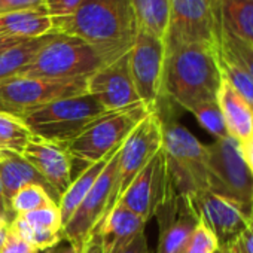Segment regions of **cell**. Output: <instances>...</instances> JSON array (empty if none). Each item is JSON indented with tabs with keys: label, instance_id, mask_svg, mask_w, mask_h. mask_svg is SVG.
<instances>
[{
	"label": "cell",
	"instance_id": "cell-1",
	"mask_svg": "<svg viewBox=\"0 0 253 253\" xmlns=\"http://www.w3.org/2000/svg\"><path fill=\"white\" fill-rule=\"evenodd\" d=\"M52 23L55 33L82 39L107 63L130 52L139 30L130 0H84L70 17Z\"/></svg>",
	"mask_w": 253,
	"mask_h": 253
},
{
	"label": "cell",
	"instance_id": "cell-2",
	"mask_svg": "<svg viewBox=\"0 0 253 253\" xmlns=\"http://www.w3.org/2000/svg\"><path fill=\"white\" fill-rule=\"evenodd\" d=\"M220 84L216 45L188 43L166 51L163 101L167 100L191 112L200 103L216 100Z\"/></svg>",
	"mask_w": 253,
	"mask_h": 253
},
{
	"label": "cell",
	"instance_id": "cell-3",
	"mask_svg": "<svg viewBox=\"0 0 253 253\" xmlns=\"http://www.w3.org/2000/svg\"><path fill=\"white\" fill-rule=\"evenodd\" d=\"M161 121L163 152L166 157L169 182L173 189L186 197L210 191L207 145L201 143L177 121L163 116Z\"/></svg>",
	"mask_w": 253,
	"mask_h": 253
},
{
	"label": "cell",
	"instance_id": "cell-4",
	"mask_svg": "<svg viewBox=\"0 0 253 253\" xmlns=\"http://www.w3.org/2000/svg\"><path fill=\"white\" fill-rule=\"evenodd\" d=\"M106 112L95 95L84 92L51 101L26 113L21 119L33 136L66 146Z\"/></svg>",
	"mask_w": 253,
	"mask_h": 253
},
{
	"label": "cell",
	"instance_id": "cell-5",
	"mask_svg": "<svg viewBox=\"0 0 253 253\" xmlns=\"http://www.w3.org/2000/svg\"><path fill=\"white\" fill-rule=\"evenodd\" d=\"M107 61L82 39L55 33L35 58L18 73L24 78L86 79Z\"/></svg>",
	"mask_w": 253,
	"mask_h": 253
},
{
	"label": "cell",
	"instance_id": "cell-6",
	"mask_svg": "<svg viewBox=\"0 0 253 253\" xmlns=\"http://www.w3.org/2000/svg\"><path fill=\"white\" fill-rule=\"evenodd\" d=\"M151 112L152 109L142 101L130 107L107 110L94 119L64 148L72 158L81 160L86 164L97 163L118 151L140 121H143Z\"/></svg>",
	"mask_w": 253,
	"mask_h": 253
},
{
	"label": "cell",
	"instance_id": "cell-7",
	"mask_svg": "<svg viewBox=\"0 0 253 253\" xmlns=\"http://www.w3.org/2000/svg\"><path fill=\"white\" fill-rule=\"evenodd\" d=\"M210 191L231 198L246 209L253 207V176L243 157L240 142L231 136L207 145Z\"/></svg>",
	"mask_w": 253,
	"mask_h": 253
},
{
	"label": "cell",
	"instance_id": "cell-8",
	"mask_svg": "<svg viewBox=\"0 0 253 253\" xmlns=\"http://www.w3.org/2000/svg\"><path fill=\"white\" fill-rule=\"evenodd\" d=\"M86 79L11 78L0 82V113L21 118L51 101L84 94Z\"/></svg>",
	"mask_w": 253,
	"mask_h": 253
},
{
	"label": "cell",
	"instance_id": "cell-9",
	"mask_svg": "<svg viewBox=\"0 0 253 253\" xmlns=\"http://www.w3.org/2000/svg\"><path fill=\"white\" fill-rule=\"evenodd\" d=\"M219 0H170L166 51L188 45H216L219 35Z\"/></svg>",
	"mask_w": 253,
	"mask_h": 253
},
{
	"label": "cell",
	"instance_id": "cell-10",
	"mask_svg": "<svg viewBox=\"0 0 253 253\" xmlns=\"http://www.w3.org/2000/svg\"><path fill=\"white\" fill-rule=\"evenodd\" d=\"M163 148V121L158 110H152L130 133L118 152L116 180L110 194L109 210L119 201L134 177ZM109 213V211H107Z\"/></svg>",
	"mask_w": 253,
	"mask_h": 253
},
{
	"label": "cell",
	"instance_id": "cell-11",
	"mask_svg": "<svg viewBox=\"0 0 253 253\" xmlns=\"http://www.w3.org/2000/svg\"><path fill=\"white\" fill-rule=\"evenodd\" d=\"M118 152L112 155L101 174L82 200L73 216L63 228V238L73 247L82 250L88 238L95 234L98 225L106 217L110 204V194L116 180L118 171Z\"/></svg>",
	"mask_w": 253,
	"mask_h": 253
},
{
	"label": "cell",
	"instance_id": "cell-12",
	"mask_svg": "<svg viewBox=\"0 0 253 253\" xmlns=\"http://www.w3.org/2000/svg\"><path fill=\"white\" fill-rule=\"evenodd\" d=\"M130 55V72L139 98L149 109L157 110L161 100L166 45L158 36L137 30Z\"/></svg>",
	"mask_w": 253,
	"mask_h": 253
},
{
	"label": "cell",
	"instance_id": "cell-13",
	"mask_svg": "<svg viewBox=\"0 0 253 253\" xmlns=\"http://www.w3.org/2000/svg\"><path fill=\"white\" fill-rule=\"evenodd\" d=\"M154 216L160 228L157 253L182 252L200 222L191 197L177 194L171 185Z\"/></svg>",
	"mask_w": 253,
	"mask_h": 253
},
{
	"label": "cell",
	"instance_id": "cell-14",
	"mask_svg": "<svg viewBox=\"0 0 253 253\" xmlns=\"http://www.w3.org/2000/svg\"><path fill=\"white\" fill-rule=\"evenodd\" d=\"M191 200L200 220H203L216 235L219 247L238 240L246 231L252 210L240 203L211 191L198 192L191 197Z\"/></svg>",
	"mask_w": 253,
	"mask_h": 253
},
{
	"label": "cell",
	"instance_id": "cell-15",
	"mask_svg": "<svg viewBox=\"0 0 253 253\" xmlns=\"http://www.w3.org/2000/svg\"><path fill=\"white\" fill-rule=\"evenodd\" d=\"M169 186L170 182L167 174L166 157L161 148V151L134 177V180L125 189L118 203L137 213L145 220H149L151 217H154L158 206L163 203Z\"/></svg>",
	"mask_w": 253,
	"mask_h": 253
},
{
	"label": "cell",
	"instance_id": "cell-16",
	"mask_svg": "<svg viewBox=\"0 0 253 253\" xmlns=\"http://www.w3.org/2000/svg\"><path fill=\"white\" fill-rule=\"evenodd\" d=\"M86 92L95 95L106 110H118L140 103L131 72L130 55L104 64L86 79Z\"/></svg>",
	"mask_w": 253,
	"mask_h": 253
},
{
	"label": "cell",
	"instance_id": "cell-17",
	"mask_svg": "<svg viewBox=\"0 0 253 253\" xmlns=\"http://www.w3.org/2000/svg\"><path fill=\"white\" fill-rule=\"evenodd\" d=\"M27 161L51 186L58 198L72 185V157L63 145L33 136L21 152Z\"/></svg>",
	"mask_w": 253,
	"mask_h": 253
},
{
	"label": "cell",
	"instance_id": "cell-18",
	"mask_svg": "<svg viewBox=\"0 0 253 253\" xmlns=\"http://www.w3.org/2000/svg\"><path fill=\"white\" fill-rule=\"evenodd\" d=\"M148 220L122 204H115L97 228L103 253H118L145 231Z\"/></svg>",
	"mask_w": 253,
	"mask_h": 253
},
{
	"label": "cell",
	"instance_id": "cell-19",
	"mask_svg": "<svg viewBox=\"0 0 253 253\" xmlns=\"http://www.w3.org/2000/svg\"><path fill=\"white\" fill-rule=\"evenodd\" d=\"M216 98L225 121L228 134L240 143L246 142L253 134L252 107L225 79H222Z\"/></svg>",
	"mask_w": 253,
	"mask_h": 253
},
{
	"label": "cell",
	"instance_id": "cell-20",
	"mask_svg": "<svg viewBox=\"0 0 253 253\" xmlns=\"http://www.w3.org/2000/svg\"><path fill=\"white\" fill-rule=\"evenodd\" d=\"M51 33L54 23L45 8L0 15V38L35 39Z\"/></svg>",
	"mask_w": 253,
	"mask_h": 253
},
{
	"label": "cell",
	"instance_id": "cell-21",
	"mask_svg": "<svg viewBox=\"0 0 253 253\" xmlns=\"http://www.w3.org/2000/svg\"><path fill=\"white\" fill-rule=\"evenodd\" d=\"M219 30L253 45V0H219Z\"/></svg>",
	"mask_w": 253,
	"mask_h": 253
},
{
	"label": "cell",
	"instance_id": "cell-22",
	"mask_svg": "<svg viewBox=\"0 0 253 253\" xmlns=\"http://www.w3.org/2000/svg\"><path fill=\"white\" fill-rule=\"evenodd\" d=\"M0 179H2V188L5 200L9 206L11 198L17 194V191L26 185L35 183L41 185L48 191V194L55 200L58 204V198L51 189V186L45 182V179L18 154H11L5 161L0 163ZM11 209V207H9Z\"/></svg>",
	"mask_w": 253,
	"mask_h": 253
},
{
	"label": "cell",
	"instance_id": "cell-23",
	"mask_svg": "<svg viewBox=\"0 0 253 253\" xmlns=\"http://www.w3.org/2000/svg\"><path fill=\"white\" fill-rule=\"evenodd\" d=\"M113 154H110L109 157H106L97 163L88 164L86 169H84L81 171V174L72 182V185L67 188V191L61 195L60 203H58V210L61 213V219H63L64 225L69 222V219L73 216V213L76 211V209L79 207L82 200L86 197V194L89 192V189L92 188V185L95 183V180L98 179V176L101 174L103 169L106 167V164L109 163V160L112 158Z\"/></svg>",
	"mask_w": 253,
	"mask_h": 253
},
{
	"label": "cell",
	"instance_id": "cell-24",
	"mask_svg": "<svg viewBox=\"0 0 253 253\" xmlns=\"http://www.w3.org/2000/svg\"><path fill=\"white\" fill-rule=\"evenodd\" d=\"M55 33L35 39H26L21 43L0 54V82L18 76V73L35 58L42 46L52 39Z\"/></svg>",
	"mask_w": 253,
	"mask_h": 253
},
{
	"label": "cell",
	"instance_id": "cell-25",
	"mask_svg": "<svg viewBox=\"0 0 253 253\" xmlns=\"http://www.w3.org/2000/svg\"><path fill=\"white\" fill-rule=\"evenodd\" d=\"M130 3L137 27L164 39L169 24L170 0H130Z\"/></svg>",
	"mask_w": 253,
	"mask_h": 253
},
{
	"label": "cell",
	"instance_id": "cell-26",
	"mask_svg": "<svg viewBox=\"0 0 253 253\" xmlns=\"http://www.w3.org/2000/svg\"><path fill=\"white\" fill-rule=\"evenodd\" d=\"M8 228H9V231H12L14 234H17L23 240H26L29 244H32L38 252L51 250V249L57 247L58 244H61V241H64L63 232H54L49 229L35 226V225L29 223L27 220H24L21 216H15L9 222Z\"/></svg>",
	"mask_w": 253,
	"mask_h": 253
},
{
	"label": "cell",
	"instance_id": "cell-27",
	"mask_svg": "<svg viewBox=\"0 0 253 253\" xmlns=\"http://www.w3.org/2000/svg\"><path fill=\"white\" fill-rule=\"evenodd\" d=\"M32 137V131L21 118L0 113V148L21 155Z\"/></svg>",
	"mask_w": 253,
	"mask_h": 253
},
{
	"label": "cell",
	"instance_id": "cell-28",
	"mask_svg": "<svg viewBox=\"0 0 253 253\" xmlns=\"http://www.w3.org/2000/svg\"><path fill=\"white\" fill-rule=\"evenodd\" d=\"M9 207L14 216H20L39 209L58 207V204L45 188H42L41 185L30 183L17 191V194L9 201Z\"/></svg>",
	"mask_w": 253,
	"mask_h": 253
},
{
	"label": "cell",
	"instance_id": "cell-29",
	"mask_svg": "<svg viewBox=\"0 0 253 253\" xmlns=\"http://www.w3.org/2000/svg\"><path fill=\"white\" fill-rule=\"evenodd\" d=\"M217 60H219L222 79H225L253 110V78L246 70H243L235 61H232L229 57H226L219 51H217Z\"/></svg>",
	"mask_w": 253,
	"mask_h": 253
},
{
	"label": "cell",
	"instance_id": "cell-30",
	"mask_svg": "<svg viewBox=\"0 0 253 253\" xmlns=\"http://www.w3.org/2000/svg\"><path fill=\"white\" fill-rule=\"evenodd\" d=\"M216 49L225 54L226 57H229L232 61H235L243 70H246L253 78V45L252 43L228 36L219 30Z\"/></svg>",
	"mask_w": 253,
	"mask_h": 253
},
{
	"label": "cell",
	"instance_id": "cell-31",
	"mask_svg": "<svg viewBox=\"0 0 253 253\" xmlns=\"http://www.w3.org/2000/svg\"><path fill=\"white\" fill-rule=\"evenodd\" d=\"M191 113L195 116V119L198 121V124L203 126V128L209 134H211L214 139L229 136L228 131H226V126H225V121H223L220 107L217 104V98L197 104L195 107H192Z\"/></svg>",
	"mask_w": 253,
	"mask_h": 253
},
{
	"label": "cell",
	"instance_id": "cell-32",
	"mask_svg": "<svg viewBox=\"0 0 253 253\" xmlns=\"http://www.w3.org/2000/svg\"><path fill=\"white\" fill-rule=\"evenodd\" d=\"M219 250V241L216 235L210 231V228L200 220L192 231L183 253H217Z\"/></svg>",
	"mask_w": 253,
	"mask_h": 253
},
{
	"label": "cell",
	"instance_id": "cell-33",
	"mask_svg": "<svg viewBox=\"0 0 253 253\" xmlns=\"http://www.w3.org/2000/svg\"><path fill=\"white\" fill-rule=\"evenodd\" d=\"M24 220H27L29 223L43 228V229H49L54 232H63L64 223L61 219V213L58 210V207H46V209H39L26 214H20Z\"/></svg>",
	"mask_w": 253,
	"mask_h": 253
},
{
	"label": "cell",
	"instance_id": "cell-34",
	"mask_svg": "<svg viewBox=\"0 0 253 253\" xmlns=\"http://www.w3.org/2000/svg\"><path fill=\"white\" fill-rule=\"evenodd\" d=\"M84 0H45V9L52 20L70 17Z\"/></svg>",
	"mask_w": 253,
	"mask_h": 253
},
{
	"label": "cell",
	"instance_id": "cell-35",
	"mask_svg": "<svg viewBox=\"0 0 253 253\" xmlns=\"http://www.w3.org/2000/svg\"><path fill=\"white\" fill-rule=\"evenodd\" d=\"M45 8V0H0V15Z\"/></svg>",
	"mask_w": 253,
	"mask_h": 253
},
{
	"label": "cell",
	"instance_id": "cell-36",
	"mask_svg": "<svg viewBox=\"0 0 253 253\" xmlns=\"http://www.w3.org/2000/svg\"><path fill=\"white\" fill-rule=\"evenodd\" d=\"M0 253H39L32 244H29L26 240H23L20 235L14 234L8 228V237L6 241L0 250Z\"/></svg>",
	"mask_w": 253,
	"mask_h": 253
},
{
	"label": "cell",
	"instance_id": "cell-37",
	"mask_svg": "<svg viewBox=\"0 0 253 253\" xmlns=\"http://www.w3.org/2000/svg\"><path fill=\"white\" fill-rule=\"evenodd\" d=\"M118 253H154V252L149 249L146 232L143 231L137 237H134L124 249H121Z\"/></svg>",
	"mask_w": 253,
	"mask_h": 253
},
{
	"label": "cell",
	"instance_id": "cell-38",
	"mask_svg": "<svg viewBox=\"0 0 253 253\" xmlns=\"http://www.w3.org/2000/svg\"><path fill=\"white\" fill-rule=\"evenodd\" d=\"M238 240H240L241 246L244 247L246 253H253V209H252L250 216H249L247 228H246V231L241 234V237Z\"/></svg>",
	"mask_w": 253,
	"mask_h": 253
},
{
	"label": "cell",
	"instance_id": "cell-39",
	"mask_svg": "<svg viewBox=\"0 0 253 253\" xmlns=\"http://www.w3.org/2000/svg\"><path fill=\"white\" fill-rule=\"evenodd\" d=\"M240 146H241L243 157H244V160H246V163H247V166L250 169V173L253 176V134L246 142L240 143Z\"/></svg>",
	"mask_w": 253,
	"mask_h": 253
},
{
	"label": "cell",
	"instance_id": "cell-40",
	"mask_svg": "<svg viewBox=\"0 0 253 253\" xmlns=\"http://www.w3.org/2000/svg\"><path fill=\"white\" fill-rule=\"evenodd\" d=\"M81 253H103L101 241H100V237L97 235V232L88 238V241L84 244Z\"/></svg>",
	"mask_w": 253,
	"mask_h": 253
},
{
	"label": "cell",
	"instance_id": "cell-41",
	"mask_svg": "<svg viewBox=\"0 0 253 253\" xmlns=\"http://www.w3.org/2000/svg\"><path fill=\"white\" fill-rule=\"evenodd\" d=\"M0 216H2V217L8 222V225H9V222L15 217V216L12 214V211H11V209H9L8 203H6V200H5L3 188H2V179H0Z\"/></svg>",
	"mask_w": 253,
	"mask_h": 253
},
{
	"label": "cell",
	"instance_id": "cell-42",
	"mask_svg": "<svg viewBox=\"0 0 253 253\" xmlns=\"http://www.w3.org/2000/svg\"><path fill=\"white\" fill-rule=\"evenodd\" d=\"M217 253H246L244 247L241 246L240 240H235L229 244H223L219 247Z\"/></svg>",
	"mask_w": 253,
	"mask_h": 253
},
{
	"label": "cell",
	"instance_id": "cell-43",
	"mask_svg": "<svg viewBox=\"0 0 253 253\" xmlns=\"http://www.w3.org/2000/svg\"><path fill=\"white\" fill-rule=\"evenodd\" d=\"M23 41H26V39L0 38V54H2V52H5L6 49H9V48H12V46H15V45H18V43H21Z\"/></svg>",
	"mask_w": 253,
	"mask_h": 253
},
{
	"label": "cell",
	"instance_id": "cell-44",
	"mask_svg": "<svg viewBox=\"0 0 253 253\" xmlns=\"http://www.w3.org/2000/svg\"><path fill=\"white\" fill-rule=\"evenodd\" d=\"M48 253H81V250L76 249V247H73L72 244H69V243L66 241L64 244H58L57 247L51 249Z\"/></svg>",
	"mask_w": 253,
	"mask_h": 253
},
{
	"label": "cell",
	"instance_id": "cell-45",
	"mask_svg": "<svg viewBox=\"0 0 253 253\" xmlns=\"http://www.w3.org/2000/svg\"><path fill=\"white\" fill-rule=\"evenodd\" d=\"M6 237H8V225L0 226V250H2V247L6 241Z\"/></svg>",
	"mask_w": 253,
	"mask_h": 253
},
{
	"label": "cell",
	"instance_id": "cell-46",
	"mask_svg": "<svg viewBox=\"0 0 253 253\" xmlns=\"http://www.w3.org/2000/svg\"><path fill=\"white\" fill-rule=\"evenodd\" d=\"M11 155V152H8V151H5V149H2V148H0V163H2V161H5L8 157Z\"/></svg>",
	"mask_w": 253,
	"mask_h": 253
},
{
	"label": "cell",
	"instance_id": "cell-47",
	"mask_svg": "<svg viewBox=\"0 0 253 253\" xmlns=\"http://www.w3.org/2000/svg\"><path fill=\"white\" fill-rule=\"evenodd\" d=\"M5 225H8V222L2 216H0V226H5Z\"/></svg>",
	"mask_w": 253,
	"mask_h": 253
},
{
	"label": "cell",
	"instance_id": "cell-48",
	"mask_svg": "<svg viewBox=\"0 0 253 253\" xmlns=\"http://www.w3.org/2000/svg\"><path fill=\"white\" fill-rule=\"evenodd\" d=\"M48 252H49V250H46V252H39V253H48Z\"/></svg>",
	"mask_w": 253,
	"mask_h": 253
},
{
	"label": "cell",
	"instance_id": "cell-49",
	"mask_svg": "<svg viewBox=\"0 0 253 253\" xmlns=\"http://www.w3.org/2000/svg\"><path fill=\"white\" fill-rule=\"evenodd\" d=\"M179 253H183V250H182V252H179Z\"/></svg>",
	"mask_w": 253,
	"mask_h": 253
}]
</instances>
